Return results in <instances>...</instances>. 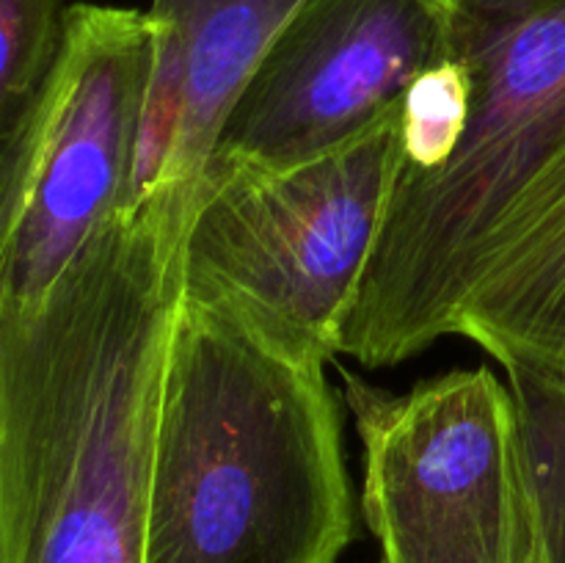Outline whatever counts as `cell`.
Returning a JSON list of instances; mask_svg holds the SVG:
<instances>
[{"mask_svg":"<svg viewBox=\"0 0 565 563\" xmlns=\"http://www.w3.org/2000/svg\"><path fill=\"white\" fill-rule=\"evenodd\" d=\"M182 230L158 199L0 309V563H143Z\"/></svg>","mask_w":565,"mask_h":563,"instance_id":"6da1fadb","label":"cell"},{"mask_svg":"<svg viewBox=\"0 0 565 563\" xmlns=\"http://www.w3.org/2000/svg\"><path fill=\"white\" fill-rule=\"evenodd\" d=\"M323 359L180 296L143 563H337L356 535Z\"/></svg>","mask_w":565,"mask_h":563,"instance_id":"7a4b0ae2","label":"cell"},{"mask_svg":"<svg viewBox=\"0 0 565 563\" xmlns=\"http://www.w3.org/2000/svg\"><path fill=\"white\" fill-rule=\"evenodd\" d=\"M458 55L472 70V116L445 169L397 177L342 348L364 368L401 364L450 334L486 232L565 138V0L469 33Z\"/></svg>","mask_w":565,"mask_h":563,"instance_id":"3957f363","label":"cell"},{"mask_svg":"<svg viewBox=\"0 0 565 563\" xmlns=\"http://www.w3.org/2000/svg\"><path fill=\"white\" fill-rule=\"evenodd\" d=\"M401 108L303 163L210 160L182 230V298L287 351L340 357L403 169Z\"/></svg>","mask_w":565,"mask_h":563,"instance_id":"277c9868","label":"cell"},{"mask_svg":"<svg viewBox=\"0 0 565 563\" xmlns=\"http://www.w3.org/2000/svg\"><path fill=\"white\" fill-rule=\"evenodd\" d=\"M362 442V513L381 563H539L522 419L494 370L408 392L340 370Z\"/></svg>","mask_w":565,"mask_h":563,"instance_id":"5b68a950","label":"cell"},{"mask_svg":"<svg viewBox=\"0 0 565 563\" xmlns=\"http://www.w3.org/2000/svg\"><path fill=\"white\" fill-rule=\"evenodd\" d=\"M152 55L149 11L70 6L58 59L3 141L0 309L39 307L125 210Z\"/></svg>","mask_w":565,"mask_h":563,"instance_id":"8992f818","label":"cell"},{"mask_svg":"<svg viewBox=\"0 0 565 563\" xmlns=\"http://www.w3.org/2000/svg\"><path fill=\"white\" fill-rule=\"evenodd\" d=\"M456 55L447 0H307L232 108L213 158L292 166L331 152Z\"/></svg>","mask_w":565,"mask_h":563,"instance_id":"52a82bcc","label":"cell"},{"mask_svg":"<svg viewBox=\"0 0 565 563\" xmlns=\"http://www.w3.org/2000/svg\"><path fill=\"white\" fill-rule=\"evenodd\" d=\"M450 334L478 342L505 370L565 379V138L486 232Z\"/></svg>","mask_w":565,"mask_h":563,"instance_id":"ba28073f","label":"cell"},{"mask_svg":"<svg viewBox=\"0 0 565 563\" xmlns=\"http://www.w3.org/2000/svg\"><path fill=\"white\" fill-rule=\"evenodd\" d=\"M303 3L307 0H152L147 9L177 39L185 59V121L169 174L154 196L182 230L232 108Z\"/></svg>","mask_w":565,"mask_h":563,"instance_id":"9c48e42d","label":"cell"},{"mask_svg":"<svg viewBox=\"0 0 565 563\" xmlns=\"http://www.w3.org/2000/svg\"><path fill=\"white\" fill-rule=\"evenodd\" d=\"M475 81L461 55L430 66L412 83L401 108V180L445 169L458 152L472 116Z\"/></svg>","mask_w":565,"mask_h":563,"instance_id":"30bf717a","label":"cell"},{"mask_svg":"<svg viewBox=\"0 0 565 563\" xmlns=\"http://www.w3.org/2000/svg\"><path fill=\"white\" fill-rule=\"evenodd\" d=\"M66 0H0V136L36 103L64 42Z\"/></svg>","mask_w":565,"mask_h":563,"instance_id":"8fae6325","label":"cell"},{"mask_svg":"<svg viewBox=\"0 0 565 563\" xmlns=\"http://www.w3.org/2000/svg\"><path fill=\"white\" fill-rule=\"evenodd\" d=\"M456 14L458 25V42L469 33L489 31V28L508 25V22L519 20V17L530 14L546 0H447Z\"/></svg>","mask_w":565,"mask_h":563,"instance_id":"7c38bea8","label":"cell"}]
</instances>
